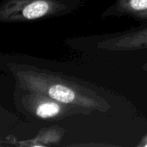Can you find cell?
Returning a JSON list of instances; mask_svg holds the SVG:
<instances>
[{
	"label": "cell",
	"mask_w": 147,
	"mask_h": 147,
	"mask_svg": "<svg viewBox=\"0 0 147 147\" xmlns=\"http://www.w3.org/2000/svg\"><path fill=\"white\" fill-rule=\"evenodd\" d=\"M6 67L18 88L92 112L107 113L111 106L98 92L70 78L28 64L8 63Z\"/></svg>",
	"instance_id": "6da1fadb"
},
{
	"label": "cell",
	"mask_w": 147,
	"mask_h": 147,
	"mask_svg": "<svg viewBox=\"0 0 147 147\" xmlns=\"http://www.w3.org/2000/svg\"><path fill=\"white\" fill-rule=\"evenodd\" d=\"M139 147H147V135H145L142 140H140V142L138 144Z\"/></svg>",
	"instance_id": "5b68a950"
},
{
	"label": "cell",
	"mask_w": 147,
	"mask_h": 147,
	"mask_svg": "<svg viewBox=\"0 0 147 147\" xmlns=\"http://www.w3.org/2000/svg\"><path fill=\"white\" fill-rule=\"evenodd\" d=\"M95 47L97 50L109 52H131L147 49V25L96 36Z\"/></svg>",
	"instance_id": "277c9868"
},
{
	"label": "cell",
	"mask_w": 147,
	"mask_h": 147,
	"mask_svg": "<svg viewBox=\"0 0 147 147\" xmlns=\"http://www.w3.org/2000/svg\"><path fill=\"white\" fill-rule=\"evenodd\" d=\"M84 6V0H3L0 22L25 23L65 16Z\"/></svg>",
	"instance_id": "7a4b0ae2"
},
{
	"label": "cell",
	"mask_w": 147,
	"mask_h": 147,
	"mask_svg": "<svg viewBox=\"0 0 147 147\" xmlns=\"http://www.w3.org/2000/svg\"><path fill=\"white\" fill-rule=\"evenodd\" d=\"M20 90L22 94L17 105L22 112L34 119L54 121L77 115H90L92 113L89 109L68 105L36 92Z\"/></svg>",
	"instance_id": "3957f363"
}]
</instances>
